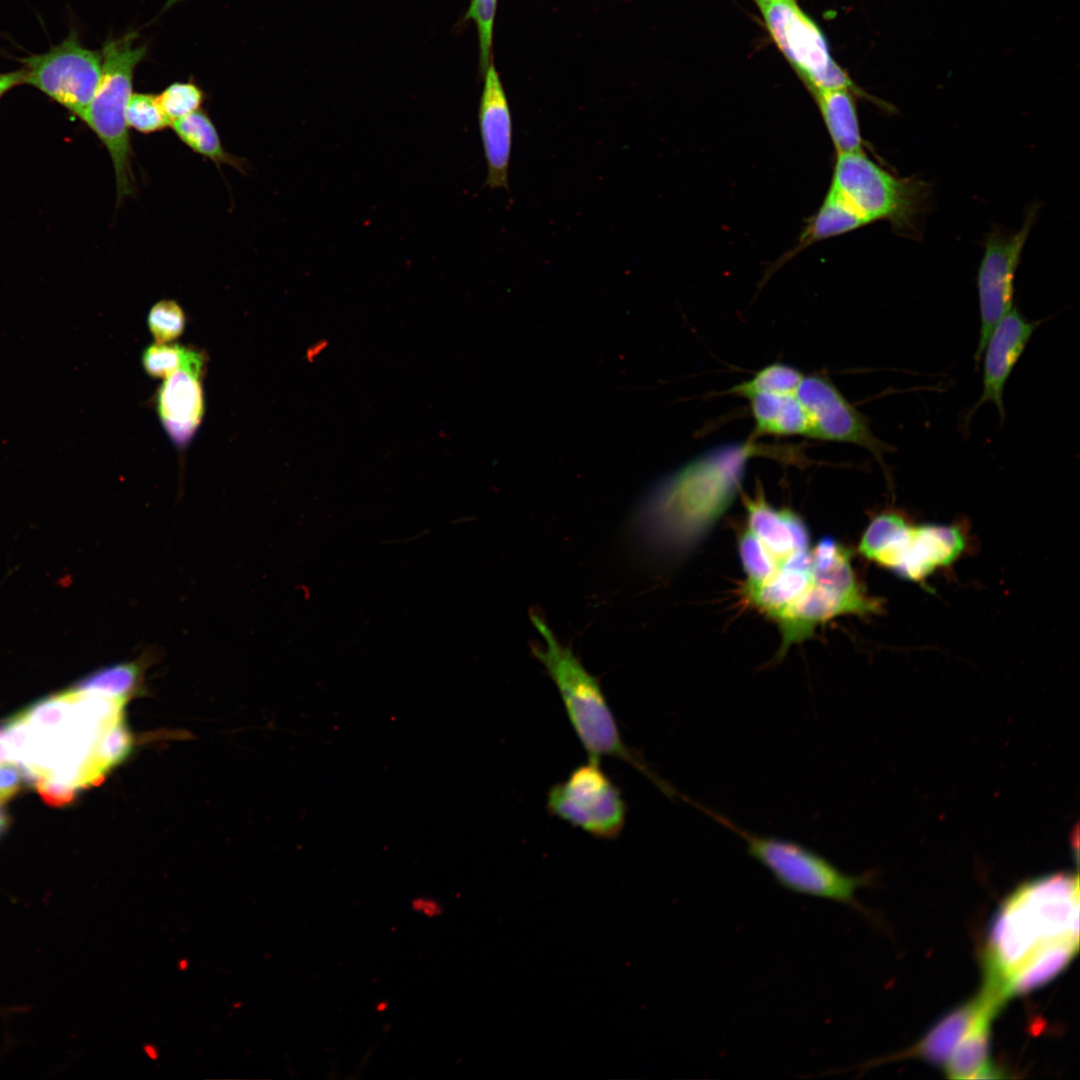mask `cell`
<instances>
[{
    "mask_svg": "<svg viewBox=\"0 0 1080 1080\" xmlns=\"http://www.w3.org/2000/svg\"><path fill=\"white\" fill-rule=\"evenodd\" d=\"M25 777L13 762L0 763V804L11 799L21 788Z\"/></svg>",
    "mask_w": 1080,
    "mask_h": 1080,
    "instance_id": "cell-35",
    "label": "cell"
},
{
    "mask_svg": "<svg viewBox=\"0 0 1080 1080\" xmlns=\"http://www.w3.org/2000/svg\"><path fill=\"white\" fill-rule=\"evenodd\" d=\"M201 373L178 369L165 378L157 393L159 418L171 440L185 446L198 429L204 414Z\"/></svg>",
    "mask_w": 1080,
    "mask_h": 1080,
    "instance_id": "cell-16",
    "label": "cell"
},
{
    "mask_svg": "<svg viewBox=\"0 0 1080 1080\" xmlns=\"http://www.w3.org/2000/svg\"><path fill=\"white\" fill-rule=\"evenodd\" d=\"M813 579L811 548L782 562L761 583H744L743 599L775 621L807 590Z\"/></svg>",
    "mask_w": 1080,
    "mask_h": 1080,
    "instance_id": "cell-19",
    "label": "cell"
},
{
    "mask_svg": "<svg viewBox=\"0 0 1080 1080\" xmlns=\"http://www.w3.org/2000/svg\"><path fill=\"white\" fill-rule=\"evenodd\" d=\"M132 746L133 739L123 718L108 728L98 743L96 758L101 773L105 776L125 760Z\"/></svg>",
    "mask_w": 1080,
    "mask_h": 1080,
    "instance_id": "cell-32",
    "label": "cell"
},
{
    "mask_svg": "<svg viewBox=\"0 0 1080 1080\" xmlns=\"http://www.w3.org/2000/svg\"><path fill=\"white\" fill-rule=\"evenodd\" d=\"M142 363L152 377L166 378L178 369L202 372L204 358L201 353L178 344L157 343L143 352Z\"/></svg>",
    "mask_w": 1080,
    "mask_h": 1080,
    "instance_id": "cell-27",
    "label": "cell"
},
{
    "mask_svg": "<svg viewBox=\"0 0 1080 1080\" xmlns=\"http://www.w3.org/2000/svg\"><path fill=\"white\" fill-rule=\"evenodd\" d=\"M1034 216L1031 211L1016 233L993 232L986 238L977 277L981 326L975 352L976 365L993 329L1013 307L1014 278Z\"/></svg>",
    "mask_w": 1080,
    "mask_h": 1080,
    "instance_id": "cell-13",
    "label": "cell"
},
{
    "mask_svg": "<svg viewBox=\"0 0 1080 1080\" xmlns=\"http://www.w3.org/2000/svg\"><path fill=\"white\" fill-rule=\"evenodd\" d=\"M546 808L550 815L600 839L617 838L627 813L622 792L594 758L550 787Z\"/></svg>",
    "mask_w": 1080,
    "mask_h": 1080,
    "instance_id": "cell-10",
    "label": "cell"
},
{
    "mask_svg": "<svg viewBox=\"0 0 1080 1080\" xmlns=\"http://www.w3.org/2000/svg\"><path fill=\"white\" fill-rule=\"evenodd\" d=\"M1079 948V880L1058 873L1016 889L997 913L985 956V983L1007 999L1045 984Z\"/></svg>",
    "mask_w": 1080,
    "mask_h": 1080,
    "instance_id": "cell-1",
    "label": "cell"
},
{
    "mask_svg": "<svg viewBox=\"0 0 1080 1080\" xmlns=\"http://www.w3.org/2000/svg\"><path fill=\"white\" fill-rule=\"evenodd\" d=\"M746 398L754 421V438L809 436L810 420L796 394L756 393Z\"/></svg>",
    "mask_w": 1080,
    "mask_h": 1080,
    "instance_id": "cell-20",
    "label": "cell"
},
{
    "mask_svg": "<svg viewBox=\"0 0 1080 1080\" xmlns=\"http://www.w3.org/2000/svg\"><path fill=\"white\" fill-rule=\"evenodd\" d=\"M24 84L38 89L82 121L99 86L102 53L84 47L75 30L41 54L18 59Z\"/></svg>",
    "mask_w": 1080,
    "mask_h": 1080,
    "instance_id": "cell-11",
    "label": "cell"
},
{
    "mask_svg": "<svg viewBox=\"0 0 1080 1080\" xmlns=\"http://www.w3.org/2000/svg\"><path fill=\"white\" fill-rule=\"evenodd\" d=\"M1041 324L1029 320L1012 307L997 323L984 348L983 390L969 417L981 405L991 402L1003 423L1006 416L1003 402L1005 384L1034 331Z\"/></svg>",
    "mask_w": 1080,
    "mask_h": 1080,
    "instance_id": "cell-15",
    "label": "cell"
},
{
    "mask_svg": "<svg viewBox=\"0 0 1080 1080\" xmlns=\"http://www.w3.org/2000/svg\"><path fill=\"white\" fill-rule=\"evenodd\" d=\"M21 84H24V72L22 69L0 73V98Z\"/></svg>",
    "mask_w": 1080,
    "mask_h": 1080,
    "instance_id": "cell-36",
    "label": "cell"
},
{
    "mask_svg": "<svg viewBox=\"0 0 1080 1080\" xmlns=\"http://www.w3.org/2000/svg\"><path fill=\"white\" fill-rule=\"evenodd\" d=\"M995 1015L981 1017L955 1047L943 1065L946 1074L953 1079L975 1078L991 1062L989 1048L991 1025Z\"/></svg>",
    "mask_w": 1080,
    "mask_h": 1080,
    "instance_id": "cell-23",
    "label": "cell"
},
{
    "mask_svg": "<svg viewBox=\"0 0 1080 1080\" xmlns=\"http://www.w3.org/2000/svg\"><path fill=\"white\" fill-rule=\"evenodd\" d=\"M414 906H415V909L423 910L426 914H428L430 916H433L434 914L439 913V907L436 904L432 903V902H426V901H423V900L422 901L417 900V901H415Z\"/></svg>",
    "mask_w": 1080,
    "mask_h": 1080,
    "instance_id": "cell-38",
    "label": "cell"
},
{
    "mask_svg": "<svg viewBox=\"0 0 1080 1080\" xmlns=\"http://www.w3.org/2000/svg\"><path fill=\"white\" fill-rule=\"evenodd\" d=\"M1006 999L995 989L984 984L982 991L972 1000L945 1015L912 1048L910 1054L930 1063L944 1065L955 1047L984 1015H997Z\"/></svg>",
    "mask_w": 1080,
    "mask_h": 1080,
    "instance_id": "cell-17",
    "label": "cell"
},
{
    "mask_svg": "<svg viewBox=\"0 0 1080 1080\" xmlns=\"http://www.w3.org/2000/svg\"><path fill=\"white\" fill-rule=\"evenodd\" d=\"M795 394L810 420L808 437L865 448L889 478L884 454L896 448L873 433L869 419L849 402L829 377L804 375Z\"/></svg>",
    "mask_w": 1080,
    "mask_h": 1080,
    "instance_id": "cell-12",
    "label": "cell"
},
{
    "mask_svg": "<svg viewBox=\"0 0 1080 1080\" xmlns=\"http://www.w3.org/2000/svg\"><path fill=\"white\" fill-rule=\"evenodd\" d=\"M148 326L158 343H166L178 338L185 326V314L174 300H161L155 303L148 314Z\"/></svg>",
    "mask_w": 1080,
    "mask_h": 1080,
    "instance_id": "cell-33",
    "label": "cell"
},
{
    "mask_svg": "<svg viewBox=\"0 0 1080 1080\" xmlns=\"http://www.w3.org/2000/svg\"><path fill=\"white\" fill-rule=\"evenodd\" d=\"M530 619L542 638V642L531 646L532 653L558 690L568 720L588 758L600 760L610 756L622 760L666 796L676 797L678 791L656 774L639 752L624 742L599 680L570 647L558 640L541 614L530 611Z\"/></svg>",
    "mask_w": 1080,
    "mask_h": 1080,
    "instance_id": "cell-3",
    "label": "cell"
},
{
    "mask_svg": "<svg viewBox=\"0 0 1080 1080\" xmlns=\"http://www.w3.org/2000/svg\"><path fill=\"white\" fill-rule=\"evenodd\" d=\"M739 556L747 575L746 583H761L779 566L776 559L749 530L745 529L738 540Z\"/></svg>",
    "mask_w": 1080,
    "mask_h": 1080,
    "instance_id": "cell-29",
    "label": "cell"
},
{
    "mask_svg": "<svg viewBox=\"0 0 1080 1080\" xmlns=\"http://www.w3.org/2000/svg\"><path fill=\"white\" fill-rule=\"evenodd\" d=\"M35 787L41 798L51 806H64L70 803L77 793L75 789L50 779L37 780Z\"/></svg>",
    "mask_w": 1080,
    "mask_h": 1080,
    "instance_id": "cell-34",
    "label": "cell"
},
{
    "mask_svg": "<svg viewBox=\"0 0 1080 1080\" xmlns=\"http://www.w3.org/2000/svg\"><path fill=\"white\" fill-rule=\"evenodd\" d=\"M864 223L911 227L927 196L925 184L890 174L865 151L837 154L829 190Z\"/></svg>",
    "mask_w": 1080,
    "mask_h": 1080,
    "instance_id": "cell-9",
    "label": "cell"
},
{
    "mask_svg": "<svg viewBox=\"0 0 1080 1080\" xmlns=\"http://www.w3.org/2000/svg\"><path fill=\"white\" fill-rule=\"evenodd\" d=\"M144 664L139 659L104 667L87 675L73 689L128 702L140 687Z\"/></svg>",
    "mask_w": 1080,
    "mask_h": 1080,
    "instance_id": "cell-25",
    "label": "cell"
},
{
    "mask_svg": "<svg viewBox=\"0 0 1080 1080\" xmlns=\"http://www.w3.org/2000/svg\"><path fill=\"white\" fill-rule=\"evenodd\" d=\"M126 120L129 129L142 134L159 132L171 126L158 96L150 93L131 94L126 110Z\"/></svg>",
    "mask_w": 1080,
    "mask_h": 1080,
    "instance_id": "cell-28",
    "label": "cell"
},
{
    "mask_svg": "<svg viewBox=\"0 0 1080 1080\" xmlns=\"http://www.w3.org/2000/svg\"><path fill=\"white\" fill-rule=\"evenodd\" d=\"M813 579L800 598L776 620L782 641L776 657L811 637L819 625L842 615L879 613L881 602L870 596L851 564L849 550L831 537L811 548Z\"/></svg>",
    "mask_w": 1080,
    "mask_h": 1080,
    "instance_id": "cell-4",
    "label": "cell"
},
{
    "mask_svg": "<svg viewBox=\"0 0 1080 1080\" xmlns=\"http://www.w3.org/2000/svg\"><path fill=\"white\" fill-rule=\"evenodd\" d=\"M775 448L754 439L715 446L656 482L637 505L633 533L655 557L678 559L692 550L734 501L748 461Z\"/></svg>",
    "mask_w": 1080,
    "mask_h": 1080,
    "instance_id": "cell-2",
    "label": "cell"
},
{
    "mask_svg": "<svg viewBox=\"0 0 1080 1080\" xmlns=\"http://www.w3.org/2000/svg\"><path fill=\"white\" fill-rule=\"evenodd\" d=\"M157 96L171 123L200 110L205 101L204 91L193 81L173 82Z\"/></svg>",
    "mask_w": 1080,
    "mask_h": 1080,
    "instance_id": "cell-30",
    "label": "cell"
},
{
    "mask_svg": "<svg viewBox=\"0 0 1080 1080\" xmlns=\"http://www.w3.org/2000/svg\"><path fill=\"white\" fill-rule=\"evenodd\" d=\"M328 347V341L325 339H319L312 343L306 350V358L312 362L318 358Z\"/></svg>",
    "mask_w": 1080,
    "mask_h": 1080,
    "instance_id": "cell-37",
    "label": "cell"
},
{
    "mask_svg": "<svg viewBox=\"0 0 1080 1080\" xmlns=\"http://www.w3.org/2000/svg\"><path fill=\"white\" fill-rule=\"evenodd\" d=\"M176 136L193 152L212 161L244 171V161L230 154L221 142L217 128L209 114L200 109L171 123Z\"/></svg>",
    "mask_w": 1080,
    "mask_h": 1080,
    "instance_id": "cell-22",
    "label": "cell"
},
{
    "mask_svg": "<svg viewBox=\"0 0 1080 1080\" xmlns=\"http://www.w3.org/2000/svg\"><path fill=\"white\" fill-rule=\"evenodd\" d=\"M483 89L479 102L480 138L487 165L486 185L508 189L509 166L513 144V123L508 98L499 73L492 62L482 74Z\"/></svg>",
    "mask_w": 1080,
    "mask_h": 1080,
    "instance_id": "cell-14",
    "label": "cell"
},
{
    "mask_svg": "<svg viewBox=\"0 0 1080 1080\" xmlns=\"http://www.w3.org/2000/svg\"><path fill=\"white\" fill-rule=\"evenodd\" d=\"M747 529L780 565L793 555L810 549V535L804 521L794 512L776 509L761 490L745 500Z\"/></svg>",
    "mask_w": 1080,
    "mask_h": 1080,
    "instance_id": "cell-18",
    "label": "cell"
},
{
    "mask_svg": "<svg viewBox=\"0 0 1080 1080\" xmlns=\"http://www.w3.org/2000/svg\"><path fill=\"white\" fill-rule=\"evenodd\" d=\"M803 377L798 368L775 362L761 368L752 378L734 385L729 393L745 398L756 393L795 394Z\"/></svg>",
    "mask_w": 1080,
    "mask_h": 1080,
    "instance_id": "cell-26",
    "label": "cell"
},
{
    "mask_svg": "<svg viewBox=\"0 0 1080 1080\" xmlns=\"http://www.w3.org/2000/svg\"><path fill=\"white\" fill-rule=\"evenodd\" d=\"M960 526L913 524L896 511H883L866 527L859 553L896 575L924 584L940 568L949 567L965 551Z\"/></svg>",
    "mask_w": 1080,
    "mask_h": 1080,
    "instance_id": "cell-6",
    "label": "cell"
},
{
    "mask_svg": "<svg viewBox=\"0 0 1080 1080\" xmlns=\"http://www.w3.org/2000/svg\"><path fill=\"white\" fill-rule=\"evenodd\" d=\"M812 95L836 154L864 151L855 94L847 89H825Z\"/></svg>",
    "mask_w": 1080,
    "mask_h": 1080,
    "instance_id": "cell-21",
    "label": "cell"
},
{
    "mask_svg": "<svg viewBox=\"0 0 1080 1080\" xmlns=\"http://www.w3.org/2000/svg\"><path fill=\"white\" fill-rule=\"evenodd\" d=\"M3 823H4L3 816L0 814V830H1L2 826H3Z\"/></svg>",
    "mask_w": 1080,
    "mask_h": 1080,
    "instance_id": "cell-39",
    "label": "cell"
},
{
    "mask_svg": "<svg viewBox=\"0 0 1080 1080\" xmlns=\"http://www.w3.org/2000/svg\"><path fill=\"white\" fill-rule=\"evenodd\" d=\"M756 2L772 41L811 94L847 89L890 111V104L866 93L834 60L823 31L794 0Z\"/></svg>",
    "mask_w": 1080,
    "mask_h": 1080,
    "instance_id": "cell-8",
    "label": "cell"
},
{
    "mask_svg": "<svg viewBox=\"0 0 1080 1080\" xmlns=\"http://www.w3.org/2000/svg\"><path fill=\"white\" fill-rule=\"evenodd\" d=\"M135 32L108 39L102 49V75L96 93L82 119L107 149L115 173L117 201L135 192L133 150L126 120L128 101L137 65L147 46L135 44Z\"/></svg>",
    "mask_w": 1080,
    "mask_h": 1080,
    "instance_id": "cell-7",
    "label": "cell"
},
{
    "mask_svg": "<svg viewBox=\"0 0 1080 1080\" xmlns=\"http://www.w3.org/2000/svg\"><path fill=\"white\" fill-rule=\"evenodd\" d=\"M498 0H470L465 20H472L477 29L479 43V67L483 74L493 62V26Z\"/></svg>",
    "mask_w": 1080,
    "mask_h": 1080,
    "instance_id": "cell-31",
    "label": "cell"
},
{
    "mask_svg": "<svg viewBox=\"0 0 1080 1080\" xmlns=\"http://www.w3.org/2000/svg\"><path fill=\"white\" fill-rule=\"evenodd\" d=\"M865 226L862 220L830 191L827 192L816 214L805 226L798 244L789 253L791 258L811 244L842 235Z\"/></svg>",
    "mask_w": 1080,
    "mask_h": 1080,
    "instance_id": "cell-24",
    "label": "cell"
},
{
    "mask_svg": "<svg viewBox=\"0 0 1080 1080\" xmlns=\"http://www.w3.org/2000/svg\"><path fill=\"white\" fill-rule=\"evenodd\" d=\"M687 803L740 837L747 854L761 864L783 889L864 911L856 898V891L870 883L871 874H847L828 858L799 842L752 833L691 798Z\"/></svg>",
    "mask_w": 1080,
    "mask_h": 1080,
    "instance_id": "cell-5",
    "label": "cell"
}]
</instances>
